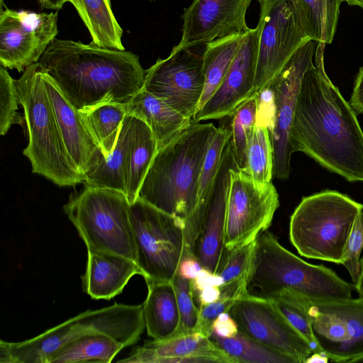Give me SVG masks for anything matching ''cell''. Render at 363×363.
I'll return each instance as SVG.
<instances>
[{
  "instance_id": "cell-16",
  "label": "cell",
  "mask_w": 363,
  "mask_h": 363,
  "mask_svg": "<svg viewBox=\"0 0 363 363\" xmlns=\"http://www.w3.org/2000/svg\"><path fill=\"white\" fill-rule=\"evenodd\" d=\"M239 331L296 363L306 362L313 353L308 341L294 328L273 300L247 294L230 311Z\"/></svg>"
},
{
  "instance_id": "cell-46",
  "label": "cell",
  "mask_w": 363,
  "mask_h": 363,
  "mask_svg": "<svg viewBox=\"0 0 363 363\" xmlns=\"http://www.w3.org/2000/svg\"><path fill=\"white\" fill-rule=\"evenodd\" d=\"M221 291L219 286H208L201 289L194 298L200 303V306L206 305L218 300L220 297Z\"/></svg>"
},
{
  "instance_id": "cell-40",
  "label": "cell",
  "mask_w": 363,
  "mask_h": 363,
  "mask_svg": "<svg viewBox=\"0 0 363 363\" xmlns=\"http://www.w3.org/2000/svg\"><path fill=\"white\" fill-rule=\"evenodd\" d=\"M363 248V211L357 216L341 259L354 283L357 281L360 272V254Z\"/></svg>"
},
{
  "instance_id": "cell-51",
  "label": "cell",
  "mask_w": 363,
  "mask_h": 363,
  "mask_svg": "<svg viewBox=\"0 0 363 363\" xmlns=\"http://www.w3.org/2000/svg\"><path fill=\"white\" fill-rule=\"evenodd\" d=\"M39 3L40 4V6L43 4V0H38Z\"/></svg>"
},
{
  "instance_id": "cell-34",
  "label": "cell",
  "mask_w": 363,
  "mask_h": 363,
  "mask_svg": "<svg viewBox=\"0 0 363 363\" xmlns=\"http://www.w3.org/2000/svg\"><path fill=\"white\" fill-rule=\"evenodd\" d=\"M230 135V123L217 128L204 157L198 185L197 203L190 215L202 216L205 213L209 193Z\"/></svg>"
},
{
  "instance_id": "cell-48",
  "label": "cell",
  "mask_w": 363,
  "mask_h": 363,
  "mask_svg": "<svg viewBox=\"0 0 363 363\" xmlns=\"http://www.w3.org/2000/svg\"><path fill=\"white\" fill-rule=\"evenodd\" d=\"M354 287L359 294V297L363 298V258L360 259L359 276L356 283H354Z\"/></svg>"
},
{
  "instance_id": "cell-9",
  "label": "cell",
  "mask_w": 363,
  "mask_h": 363,
  "mask_svg": "<svg viewBox=\"0 0 363 363\" xmlns=\"http://www.w3.org/2000/svg\"><path fill=\"white\" fill-rule=\"evenodd\" d=\"M130 220L146 283L172 281L184 256V220L138 198L130 205Z\"/></svg>"
},
{
  "instance_id": "cell-35",
  "label": "cell",
  "mask_w": 363,
  "mask_h": 363,
  "mask_svg": "<svg viewBox=\"0 0 363 363\" xmlns=\"http://www.w3.org/2000/svg\"><path fill=\"white\" fill-rule=\"evenodd\" d=\"M258 94L255 93L230 116V142L239 169L247 172V150L257 121Z\"/></svg>"
},
{
  "instance_id": "cell-47",
  "label": "cell",
  "mask_w": 363,
  "mask_h": 363,
  "mask_svg": "<svg viewBox=\"0 0 363 363\" xmlns=\"http://www.w3.org/2000/svg\"><path fill=\"white\" fill-rule=\"evenodd\" d=\"M67 0H43V9L58 11L61 9Z\"/></svg>"
},
{
  "instance_id": "cell-36",
  "label": "cell",
  "mask_w": 363,
  "mask_h": 363,
  "mask_svg": "<svg viewBox=\"0 0 363 363\" xmlns=\"http://www.w3.org/2000/svg\"><path fill=\"white\" fill-rule=\"evenodd\" d=\"M272 300L294 328L308 341L313 353L322 354L313 336L304 297L286 291Z\"/></svg>"
},
{
  "instance_id": "cell-53",
  "label": "cell",
  "mask_w": 363,
  "mask_h": 363,
  "mask_svg": "<svg viewBox=\"0 0 363 363\" xmlns=\"http://www.w3.org/2000/svg\"><path fill=\"white\" fill-rule=\"evenodd\" d=\"M147 1H155V0H147Z\"/></svg>"
},
{
  "instance_id": "cell-23",
  "label": "cell",
  "mask_w": 363,
  "mask_h": 363,
  "mask_svg": "<svg viewBox=\"0 0 363 363\" xmlns=\"http://www.w3.org/2000/svg\"><path fill=\"white\" fill-rule=\"evenodd\" d=\"M124 104L127 114L143 120L150 127L158 149L165 145L191 121L143 89Z\"/></svg>"
},
{
  "instance_id": "cell-1",
  "label": "cell",
  "mask_w": 363,
  "mask_h": 363,
  "mask_svg": "<svg viewBox=\"0 0 363 363\" xmlns=\"http://www.w3.org/2000/svg\"><path fill=\"white\" fill-rule=\"evenodd\" d=\"M325 44L317 42L313 62L300 86L290 130L293 152H301L350 182H363V130L357 113L325 69Z\"/></svg>"
},
{
  "instance_id": "cell-50",
  "label": "cell",
  "mask_w": 363,
  "mask_h": 363,
  "mask_svg": "<svg viewBox=\"0 0 363 363\" xmlns=\"http://www.w3.org/2000/svg\"><path fill=\"white\" fill-rule=\"evenodd\" d=\"M350 6H357L363 9V0H343Z\"/></svg>"
},
{
  "instance_id": "cell-3",
  "label": "cell",
  "mask_w": 363,
  "mask_h": 363,
  "mask_svg": "<svg viewBox=\"0 0 363 363\" xmlns=\"http://www.w3.org/2000/svg\"><path fill=\"white\" fill-rule=\"evenodd\" d=\"M216 130L213 123L192 118L158 149L138 198L184 222L196 206L202 164Z\"/></svg>"
},
{
  "instance_id": "cell-41",
  "label": "cell",
  "mask_w": 363,
  "mask_h": 363,
  "mask_svg": "<svg viewBox=\"0 0 363 363\" xmlns=\"http://www.w3.org/2000/svg\"><path fill=\"white\" fill-rule=\"evenodd\" d=\"M237 299L230 297L220 296L213 303L199 306V322L197 333L211 337L212 327L215 320L220 314L228 313Z\"/></svg>"
},
{
  "instance_id": "cell-11",
  "label": "cell",
  "mask_w": 363,
  "mask_h": 363,
  "mask_svg": "<svg viewBox=\"0 0 363 363\" xmlns=\"http://www.w3.org/2000/svg\"><path fill=\"white\" fill-rule=\"evenodd\" d=\"M206 45L173 47L165 59L146 69L143 89L192 119L204 88L203 52Z\"/></svg>"
},
{
  "instance_id": "cell-28",
  "label": "cell",
  "mask_w": 363,
  "mask_h": 363,
  "mask_svg": "<svg viewBox=\"0 0 363 363\" xmlns=\"http://www.w3.org/2000/svg\"><path fill=\"white\" fill-rule=\"evenodd\" d=\"M245 34L231 35L206 44L203 61L204 88L197 111L203 107L221 84Z\"/></svg>"
},
{
  "instance_id": "cell-32",
  "label": "cell",
  "mask_w": 363,
  "mask_h": 363,
  "mask_svg": "<svg viewBox=\"0 0 363 363\" xmlns=\"http://www.w3.org/2000/svg\"><path fill=\"white\" fill-rule=\"evenodd\" d=\"M79 116L86 128L106 158L114 149L127 115L124 104H105L85 111Z\"/></svg>"
},
{
  "instance_id": "cell-20",
  "label": "cell",
  "mask_w": 363,
  "mask_h": 363,
  "mask_svg": "<svg viewBox=\"0 0 363 363\" xmlns=\"http://www.w3.org/2000/svg\"><path fill=\"white\" fill-rule=\"evenodd\" d=\"M43 79L66 151L77 171L85 177L105 156L86 128L79 111L43 69Z\"/></svg>"
},
{
  "instance_id": "cell-14",
  "label": "cell",
  "mask_w": 363,
  "mask_h": 363,
  "mask_svg": "<svg viewBox=\"0 0 363 363\" xmlns=\"http://www.w3.org/2000/svg\"><path fill=\"white\" fill-rule=\"evenodd\" d=\"M317 42L309 40L292 56L272 81L269 89L272 104L269 128L273 150V176L288 179L291 172L290 130L303 74L313 62Z\"/></svg>"
},
{
  "instance_id": "cell-43",
  "label": "cell",
  "mask_w": 363,
  "mask_h": 363,
  "mask_svg": "<svg viewBox=\"0 0 363 363\" xmlns=\"http://www.w3.org/2000/svg\"><path fill=\"white\" fill-rule=\"evenodd\" d=\"M349 103L357 114H363V65L355 77Z\"/></svg>"
},
{
  "instance_id": "cell-38",
  "label": "cell",
  "mask_w": 363,
  "mask_h": 363,
  "mask_svg": "<svg viewBox=\"0 0 363 363\" xmlns=\"http://www.w3.org/2000/svg\"><path fill=\"white\" fill-rule=\"evenodd\" d=\"M172 283L175 290L179 313V324L174 335L196 333L199 308L196 306L194 301L192 279L184 278L177 272Z\"/></svg>"
},
{
  "instance_id": "cell-13",
  "label": "cell",
  "mask_w": 363,
  "mask_h": 363,
  "mask_svg": "<svg viewBox=\"0 0 363 363\" xmlns=\"http://www.w3.org/2000/svg\"><path fill=\"white\" fill-rule=\"evenodd\" d=\"M262 21L255 93L265 90L275 77L308 40L291 0H258Z\"/></svg>"
},
{
  "instance_id": "cell-15",
  "label": "cell",
  "mask_w": 363,
  "mask_h": 363,
  "mask_svg": "<svg viewBox=\"0 0 363 363\" xmlns=\"http://www.w3.org/2000/svg\"><path fill=\"white\" fill-rule=\"evenodd\" d=\"M58 11L36 13L7 8L0 1V65L25 69L39 62L58 34Z\"/></svg>"
},
{
  "instance_id": "cell-39",
  "label": "cell",
  "mask_w": 363,
  "mask_h": 363,
  "mask_svg": "<svg viewBox=\"0 0 363 363\" xmlns=\"http://www.w3.org/2000/svg\"><path fill=\"white\" fill-rule=\"evenodd\" d=\"M19 99L14 79L7 69L0 67V135H5L11 126L18 124L23 126L25 115L18 112Z\"/></svg>"
},
{
  "instance_id": "cell-49",
  "label": "cell",
  "mask_w": 363,
  "mask_h": 363,
  "mask_svg": "<svg viewBox=\"0 0 363 363\" xmlns=\"http://www.w3.org/2000/svg\"><path fill=\"white\" fill-rule=\"evenodd\" d=\"M328 358L318 353H313L306 361V362H327Z\"/></svg>"
},
{
  "instance_id": "cell-37",
  "label": "cell",
  "mask_w": 363,
  "mask_h": 363,
  "mask_svg": "<svg viewBox=\"0 0 363 363\" xmlns=\"http://www.w3.org/2000/svg\"><path fill=\"white\" fill-rule=\"evenodd\" d=\"M255 241L229 252L224 267L219 274L223 280L220 286L247 291Z\"/></svg>"
},
{
  "instance_id": "cell-30",
  "label": "cell",
  "mask_w": 363,
  "mask_h": 363,
  "mask_svg": "<svg viewBox=\"0 0 363 363\" xmlns=\"http://www.w3.org/2000/svg\"><path fill=\"white\" fill-rule=\"evenodd\" d=\"M258 104L257 121L249 140L247 150V172L259 186L272 182L273 177V150L270 138V121L266 109Z\"/></svg>"
},
{
  "instance_id": "cell-27",
  "label": "cell",
  "mask_w": 363,
  "mask_h": 363,
  "mask_svg": "<svg viewBox=\"0 0 363 363\" xmlns=\"http://www.w3.org/2000/svg\"><path fill=\"white\" fill-rule=\"evenodd\" d=\"M157 150V140L150 127L143 120L132 116L126 191L130 203L138 198L140 187Z\"/></svg>"
},
{
  "instance_id": "cell-44",
  "label": "cell",
  "mask_w": 363,
  "mask_h": 363,
  "mask_svg": "<svg viewBox=\"0 0 363 363\" xmlns=\"http://www.w3.org/2000/svg\"><path fill=\"white\" fill-rule=\"evenodd\" d=\"M192 283L195 297L201 289L208 286H220L223 284V280L219 275L213 274L204 269H201L196 277L192 279Z\"/></svg>"
},
{
  "instance_id": "cell-25",
  "label": "cell",
  "mask_w": 363,
  "mask_h": 363,
  "mask_svg": "<svg viewBox=\"0 0 363 363\" xmlns=\"http://www.w3.org/2000/svg\"><path fill=\"white\" fill-rule=\"evenodd\" d=\"M131 130L132 116L127 114L114 149L85 175L84 186L113 189L126 195Z\"/></svg>"
},
{
  "instance_id": "cell-7",
  "label": "cell",
  "mask_w": 363,
  "mask_h": 363,
  "mask_svg": "<svg viewBox=\"0 0 363 363\" xmlns=\"http://www.w3.org/2000/svg\"><path fill=\"white\" fill-rule=\"evenodd\" d=\"M362 211V203L336 190L304 196L290 218V241L303 257L340 264Z\"/></svg>"
},
{
  "instance_id": "cell-29",
  "label": "cell",
  "mask_w": 363,
  "mask_h": 363,
  "mask_svg": "<svg viewBox=\"0 0 363 363\" xmlns=\"http://www.w3.org/2000/svg\"><path fill=\"white\" fill-rule=\"evenodd\" d=\"M343 0H291L298 20L311 40L333 42Z\"/></svg>"
},
{
  "instance_id": "cell-24",
  "label": "cell",
  "mask_w": 363,
  "mask_h": 363,
  "mask_svg": "<svg viewBox=\"0 0 363 363\" xmlns=\"http://www.w3.org/2000/svg\"><path fill=\"white\" fill-rule=\"evenodd\" d=\"M143 313L147 335L162 340L174 335L179 324L177 296L172 281L147 282Z\"/></svg>"
},
{
  "instance_id": "cell-18",
  "label": "cell",
  "mask_w": 363,
  "mask_h": 363,
  "mask_svg": "<svg viewBox=\"0 0 363 363\" xmlns=\"http://www.w3.org/2000/svg\"><path fill=\"white\" fill-rule=\"evenodd\" d=\"M262 21L245 35L242 45L221 84L193 117L195 121L219 119L233 115L254 94Z\"/></svg>"
},
{
  "instance_id": "cell-19",
  "label": "cell",
  "mask_w": 363,
  "mask_h": 363,
  "mask_svg": "<svg viewBox=\"0 0 363 363\" xmlns=\"http://www.w3.org/2000/svg\"><path fill=\"white\" fill-rule=\"evenodd\" d=\"M252 0H193L184 9L182 38L175 48L206 45L234 34H245Z\"/></svg>"
},
{
  "instance_id": "cell-17",
  "label": "cell",
  "mask_w": 363,
  "mask_h": 363,
  "mask_svg": "<svg viewBox=\"0 0 363 363\" xmlns=\"http://www.w3.org/2000/svg\"><path fill=\"white\" fill-rule=\"evenodd\" d=\"M237 167L229 140L209 193L201 230L195 247V257L201 268L213 274L219 275L230 252L225 246L226 208L230 170Z\"/></svg>"
},
{
  "instance_id": "cell-26",
  "label": "cell",
  "mask_w": 363,
  "mask_h": 363,
  "mask_svg": "<svg viewBox=\"0 0 363 363\" xmlns=\"http://www.w3.org/2000/svg\"><path fill=\"white\" fill-rule=\"evenodd\" d=\"M75 8L91 38V43L125 50L123 29L111 8V0H67Z\"/></svg>"
},
{
  "instance_id": "cell-31",
  "label": "cell",
  "mask_w": 363,
  "mask_h": 363,
  "mask_svg": "<svg viewBox=\"0 0 363 363\" xmlns=\"http://www.w3.org/2000/svg\"><path fill=\"white\" fill-rule=\"evenodd\" d=\"M125 345L104 334H91L59 350L49 363H109Z\"/></svg>"
},
{
  "instance_id": "cell-33",
  "label": "cell",
  "mask_w": 363,
  "mask_h": 363,
  "mask_svg": "<svg viewBox=\"0 0 363 363\" xmlns=\"http://www.w3.org/2000/svg\"><path fill=\"white\" fill-rule=\"evenodd\" d=\"M211 338L237 363H296L292 358L266 347L240 331L233 337L211 334Z\"/></svg>"
},
{
  "instance_id": "cell-4",
  "label": "cell",
  "mask_w": 363,
  "mask_h": 363,
  "mask_svg": "<svg viewBox=\"0 0 363 363\" xmlns=\"http://www.w3.org/2000/svg\"><path fill=\"white\" fill-rule=\"evenodd\" d=\"M354 285L323 265L309 264L284 247L267 230L255 241L247 294L273 299L291 292L308 299L352 298Z\"/></svg>"
},
{
  "instance_id": "cell-52",
  "label": "cell",
  "mask_w": 363,
  "mask_h": 363,
  "mask_svg": "<svg viewBox=\"0 0 363 363\" xmlns=\"http://www.w3.org/2000/svg\"><path fill=\"white\" fill-rule=\"evenodd\" d=\"M357 362H363V358L360 359Z\"/></svg>"
},
{
  "instance_id": "cell-8",
  "label": "cell",
  "mask_w": 363,
  "mask_h": 363,
  "mask_svg": "<svg viewBox=\"0 0 363 363\" xmlns=\"http://www.w3.org/2000/svg\"><path fill=\"white\" fill-rule=\"evenodd\" d=\"M130 202L121 191L84 186L63 206L87 250L108 252L136 262Z\"/></svg>"
},
{
  "instance_id": "cell-10",
  "label": "cell",
  "mask_w": 363,
  "mask_h": 363,
  "mask_svg": "<svg viewBox=\"0 0 363 363\" xmlns=\"http://www.w3.org/2000/svg\"><path fill=\"white\" fill-rule=\"evenodd\" d=\"M306 312L322 354L335 362L363 358V298L308 299Z\"/></svg>"
},
{
  "instance_id": "cell-6",
  "label": "cell",
  "mask_w": 363,
  "mask_h": 363,
  "mask_svg": "<svg viewBox=\"0 0 363 363\" xmlns=\"http://www.w3.org/2000/svg\"><path fill=\"white\" fill-rule=\"evenodd\" d=\"M14 84L28 133V144L23 154L30 162L32 172L60 186L84 183V177L76 169L62 140L40 64L27 67Z\"/></svg>"
},
{
  "instance_id": "cell-12",
  "label": "cell",
  "mask_w": 363,
  "mask_h": 363,
  "mask_svg": "<svg viewBox=\"0 0 363 363\" xmlns=\"http://www.w3.org/2000/svg\"><path fill=\"white\" fill-rule=\"evenodd\" d=\"M279 206L272 183L257 186L250 175L239 169L230 170L227 200L225 246L230 251L254 242L272 224Z\"/></svg>"
},
{
  "instance_id": "cell-22",
  "label": "cell",
  "mask_w": 363,
  "mask_h": 363,
  "mask_svg": "<svg viewBox=\"0 0 363 363\" xmlns=\"http://www.w3.org/2000/svg\"><path fill=\"white\" fill-rule=\"evenodd\" d=\"M87 252L82 286L94 299H111L122 292L133 276H142L136 262L126 257L95 250Z\"/></svg>"
},
{
  "instance_id": "cell-42",
  "label": "cell",
  "mask_w": 363,
  "mask_h": 363,
  "mask_svg": "<svg viewBox=\"0 0 363 363\" xmlns=\"http://www.w3.org/2000/svg\"><path fill=\"white\" fill-rule=\"evenodd\" d=\"M239 332L238 325L228 313H223L215 320L212 334L222 337H235Z\"/></svg>"
},
{
  "instance_id": "cell-21",
  "label": "cell",
  "mask_w": 363,
  "mask_h": 363,
  "mask_svg": "<svg viewBox=\"0 0 363 363\" xmlns=\"http://www.w3.org/2000/svg\"><path fill=\"white\" fill-rule=\"evenodd\" d=\"M118 362L237 363L211 337L197 332L162 340H146L143 345L134 347L125 359Z\"/></svg>"
},
{
  "instance_id": "cell-5",
  "label": "cell",
  "mask_w": 363,
  "mask_h": 363,
  "mask_svg": "<svg viewBox=\"0 0 363 363\" xmlns=\"http://www.w3.org/2000/svg\"><path fill=\"white\" fill-rule=\"evenodd\" d=\"M145 328L143 305L115 303L88 310L31 339L0 340L1 363H49L61 348L91 334H104L125 347L135 344Z\"/></svg>"
},
{
  "instance_id": "cell-2",
  "label": "cell",
  "mask_w": 363,
  "mask_h": 363,
  "mask_svg": "<svg viewBox=\"0 0 363 363\" xmlns=\"http://www.w3.org/2000/svg\"><path fill=\"white\" fill-rule=\"evenodd\" d=\"M38 62L79 111L128 103L143 89L146 74L131 51L72 40L55 38Z\"/></svg>"
},
{
  "instance_id": "cell-45",
  "label": "cell",
  "mask_w": 363,
  "mask_h": 363,
  "mask_svg": "<svg viewBox=\"0 0 363 363\" xmlns=\"http://www.w3.org/2000/svg\"><path fill=\"white\" fill-rule=\"evenodd\" d=\"M201 269L196 259L187 258L181 262L177 272L184 278L193 279Z\"/></svg>"
}]
</instances>
